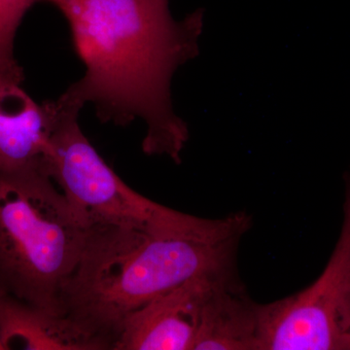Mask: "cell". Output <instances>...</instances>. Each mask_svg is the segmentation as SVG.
Masks as SVG:
<instances>
[{
    "label": "cell",
    "mask_w": 350,
    "mask_h": 350,
    "mask_svg": "<svg viewBox=\"0 0 350 350\" xmlns=\"http://www.w3.org/2000/svg\"><path fill=\"white\" fill-rule=\"evenodd\" d=\"M66 22L84 76L64 98L91 103L103 123L146 126L142 151L181 163L187 124L174 111L172 77L200 54L204 10L174 19L169 0H44Z\"/></svg>",
    "instance_id": "obj_1"
},
{
    "label": "cell",
    "mask_w": 350,
    "mask_h": 350,
    "mask_svg": "<svg viewBox=\"0 0 350 350\" xmlns=\"http://www.w3.org/2000/svg\"><path fill=\"white\" fill-rule=\"evenodd\" d=\"M250 225V214L237 213L180 231L90 228L62 287V314L113 349L126 319L156 297L196 276L236 273L239 243Z\"/></svg>",
    "instance_id": "obj_2"
},
{
    "label": "cell",
    "mask_w": 350,
    "mask_h": 350,
    "mask_svg": "<svg viewBox=\"0 0 350 350\" xmlns=\"http://www.w3.org/2000/svg\"><path fill=\"white\" fill-rule=\"evenodd\" d=\"M88 229L41 169L0 172V287L59 313V294Z\"/></svg>",
    "instance_id": "obj_3"
},
{
    "label": "cell",
    "mask_w": 350,
    "mask_h": 350,
    "mask_svg": "<svg viewBox=\"0 0 350 350\" xmlns=\"http://www.w3.org/2000/svg\"><path fill=\"white\" fill-rule=\"evenodd\" d=\"M52 101L53 130L41 169L68 200L80 222L150 232L180 231L202 219L140 195L122 180L83 133L82 107L59 96Z\"/></svg>",
    "instance_id": "obj_4"
},
{
    "label": "cell",
    "mask_w": 350,
    "mask_h": 350,
    "mask_svg": "<svg viewBox=\"0 0 350 350\" xmlns=\"http://www.w3.org/2000/svg\"><path fill=\"white\" fill-rule=\"evenodd\" d=\"M259 350H350V169L342 230L325 269L298 293L259 304Z\"/></svg>",
    "instance_id": "obj_5"
},
{
    "label": "cell",
    "mask_w": 350,
    "mask_h": 350,
    "mask_svg": "<svg viewBox=\"0 0 350 350\" xmlns=\"http://www.w3.org/2000/svg\"><path fill=\"white\" fill-rule=\"evenodd\" d=\"M220 275H200L138 308L124 322L114 350H193L202 310Z\"/></svg>",
    "instance_id": "obj_6"
},
{
    "label": "cell",
    "mask_w": 350,
    "mask_h": 350,
    "mask_svg": "<svg viewBox=\"0 0 350 350\" xmlns=\"http://www.w3.org/2000/svg\"><path fill=\"white\" fill-rule=\"evenodd\" d=\"M53 120L51 100L38 105L22 83L0 77V172L41 169Z\"/></svg>",
    "instance_id": "obj_7"
},
{
    "label": "cell",
    "mask_w": 350,
    "mask_h": 350,
    "mask_svg": "<svg viewBox=\"0 0 350 350\" xmlns=\"http://www.w3.org/2000/svg\"><path fill=\"white\" fill-rule=\"evenodd\" d=\"M193 350H259V304L251 300L236 273L214 284Z\"/></svg>",
    "instance_id": "obj_8"
},
{
    "label": "cell",
    "mask_w": 350,
    "mask_h": 350,
    "mask_svg": "<svg viewBox=\"0 0 350 350\" xmlns=\"http://www.w3.org/2000/svg\"><path fill=\"white\" fill-rule=\"evenodd\" d=\"M0 342L4 349L105 350L64 314L0 294Z\"/></svg>",
    "instance_id": "obj_9"
},
{
    "label": "cell",
    "mask_w": 350,
    "mask_h": 350,
    "mask_svg": "<svg viewBox=\"0 0 350 350\" xmlns=\"http://www.w3.org/2000/svg\"><path fill=\"white\" fill-rule=\"evenodd\" d=\"M44 0H0V77L23 83L24 70L14 53L21 23L31 7Z\"/></svg>",
    "instance_id": "obj_10"
},
{
    "label": "cell",
    "mask_w": 350,
    "mask_h": 350,
    "mask_svg": "<svg viewBox=\"0 0 350 350\" xmlns=\"http://www.w3.org/2000/svg\"><path fill=\"white\" fill-rule=\"evenodd\" d=\"M4 290L2 289L1 287H0V294L2 293V292H3ZM0 350H3V347H2V345H1V342H0Z\"/></svg>",
    "instance_id": "obj_11"
}]
</instances>
